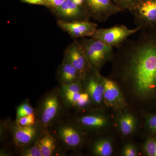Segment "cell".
Here are the masks:
<instances>
[{
  "label": "cell",
  "mask_w": 156,
  "mask_h": 156,
  "mask_svg": "<svg viewBox=\"0 0 156 156\" xmlns=\"http://www.w3.org/2000/svg\"><path fill=\"white\" fill-rule=\"evenodd\" d=\"M56 10L60 17L68 19L83 20L82 18L85 15L83 8L76 5L73 0H66Z\"/></svg>",
  "instance_id": "17"
},
{
  "label": "cell",
  "mask_w": 156,
  "mask_h": 156,
  "mask_svg": "<svg viewBox=\"0 0 156 156\" xmlns=\"http://www.w3.org/2000/svg\"><path fill=\"white\" fill-rule=\"evenodd\" d=\"M104 77L98 70L89 69L83 80L84 90L89 94L92 103L99 106L103 102Z\"/></svg>",
  "instance_id": "7"
},
{
  "label": "cell",
  "mask_w": 156,
  "mask_h": 156,
  "mask_svg": "<svg viewBox=\"0 0 156 156\" xmlns=\"http://www.w3.org/2000/svg\"><path fill=\"white\" fill-rule=\"evenodd\" d=\"M122 154L124 156H138V151L134 144H128L123 148Z\"/></svg>",
  "instance_id": "26"
},
{
  "label": "cell",
  "mask_w": 156,
  "mask_h": 156,
  "mask_svg": "<svg viewBox=\"0 0 156 156\" xmlns=\"http://www.w3.org/2000/svg\"><path fill=\"white\" fill-rule=\"evenodd\" d=\"M58 76V80L61 85L71 83L82 80L78 71L66 56L59 68Z\"/></svg>",
  "instance_id": "16"
},
{
  "label": "cell",
  "mask_w": 156,
  "mask_h": 156,
  "mask_svg": "<svg viewBox=\"0 0 156 156\" xmlns=\"http://www.w3.org/2000/svg\"><path fill=\"white\" fill-rule=\"evenodd\" d=\"M23 2L32 4V5H46L45 0H21Z\"/></svg>",
  "instance_id": "29"
},
{
  "label": "cell",
  "mask_w": 156,
  "mask_h": 156,
  "mask_svg": "<svg viewBox=\"0 0 156 156\" xmlns=\"http://www.w3.org/2000/svg\"><path fill=\"white\" fill-rule=\"evenodd\" d=\"M115 5L122 11H130L140 2L141 0H112Z\"/></svg>",
  "instance_id": "22"
},
{
  "label": "cell",
  "mask_w": 156,
  "mask_h": 156,
  "mask_svg": "<svg viewBox=\"0 0 156 156\" xmlns=\"http://www.w3.org/2000/svg\"><path fill=\"white\" fill-rule=\"evenodd\" d=\"M75 123L87 134L97 133L105 130L110 126L106 115L99 112H91L79 116Z\"/></svg>",
  "instance_id": "8"
},
{
  "label": "cell",
  "mask_w": 156,
  "mask_h": 156,
  "mask_svg": "<svg viewBox=\"0 0 156 156\" xmlns=\"http://www.w3.org/2000/svg\"><path fill=\"white\" fill-rule=\"evenodd\" d=\"M20 155L22 156H43L40 147L37 142L26 147L21 152Z\"/></svg>",
  "instance_id": "23"
},
{
  "label": "cell",
  "mask_w": 156,
  "mask_h": 156,
  "mask_svg": "<svg viewBox=\"0 0 156 156\" xmlns=\"http://www.w3.org/2000/svg\"><path fill=\"white\" fill-rule=\"evenodd\" d=\"M92 151L95 156H111L114 152V147L108 138H100L95 140L92 145Z\"/></svg>",
  "instance_id": "19"
},
{
  "label": "cell",
  "mask_w": 156,
  "mask_h": 156,
  "mask_svg": "<svg viewBox=\"0 0 156 156\" xmlns=\"http://www.w3.org/2000/svg\"><path fill=\"white\" fill-rule=\"evenodd\" d=\"M43 130L38 122L28 127H21L14 123L11 128L15 144L21 147H27L35 142Z\"/></svg>",
  "instance_id": "11"
},
{
  "label": "cell",
  "mask_w": 156,
  "mask_h": 156,
  "mask_svg": "<svg viewBox=\"0 0 156 156\" xmlns=\"http://www.w3.org/2000/svg\"><path fill=\"white\" fill-rule=\"evenodd\" d=\"M60 95L64 105L77 109H83L92 104L89 94L85 91L79 93L60 94Z\"/></svg>",
  "instance_id": "15"
},
{
  "label": "cell",
  "mask_w": 156,
  "mask_h": 156,
  "mask_svg": "<svg viewBox=\"0 0 156 156\" xmlns=\"http://www.w3.org/2000/svg\"><path fill=\"white\" fill-rule=\"evenodd\" d=\"M103 102L106 106L120 111L126 108L128 105L122 89L115 82L105 78Z\"/></svg>",
  "instance_id": "9"
},
{
  "label": "cell",
  "mask_w": 156,
  "mask_h": 156,
  "mask_svg": "<svg viewBox=\"0 0 156 156\" xmlns=\"http://www.w3.org/2000/svg\"><path fill=\"white\" fill-rule=\"evenodd\" d=\"M140 29L137 27L130 29L124 25H116L109 28L97 29L91 37L100 40L112 48H117Z\"/></svg>",
  "instance_id": "5"
},
{
  "label": "cell",
  "mask_w": 156,
  "mask_h": 156,
  "mask_svg": "<svg viewBox=\"0 0 156 156\" xmlns=\"http://www.w3.org/2000/svg\"><path fill=\"white\" fill-rule=\"evenodd\" d=\"M76 5L80 7L83 8L84 6H85V0H73Z\"/></svg>",
  "instance_id": "30"
},
{
  "label": "cell",
  "mask_w": 156,
  "mask_h": 156,
  "mask_svg": "<svg viewBox=\"0 0 156 156\" xmlns=\"http://www.w3.org/2000/svg\"><path fill=\"white\" fill-rule=\"evenodd\" d=\"M60 28L74 37H92L97 29V24L86 20H75L69 22L57 21Z\"/></svg>",
  "instance_id": "12"
},
{
  "label": "cell",
  "mask_w": 156,
  "mask_h": 156,
  "mask_svg": "<svg viewBox=\"0 0 156 156\" xmlns=\"http://www.w3.org/2000/svg\"><path fill=\"white\" fill-rule=\"evenodd\" d=\"M117 49L109 78L119 85L128 105L141 110L156 94V26L140 29Z\"/></svg>",
  "instance_id": "1"
},
{
  "label": "cell",
  "mask_w": 156,
  "mask_h": 156,
  "mask_svg": "<svg viewBox=\"0 0 156 156\" xmlns=\"http://www.w3.org/2000/svg\"><path fill=\"white\" fill-rule=\"evenodd\" d=\"M143 150L147 155L156 156V139H148L144 143Z\"/></svg>",
  "instance_id": "25"
},
{
  "label": "cell",
  "mask_w": 156,
  "mask_h": 156,
  "mask_svg": "<svg viewBox=\"0 0 156 156\" xmlns=\"http://www.w3.org/2000/svg\"><path fill=\"white\" fill-rule=\"evenodd\" d=\"M37 142L43 156H54L57 152L56 137L49 131H43L37 140Z\"/></svg>",
  "instance_id": "18"
},
{
  "label": "cell",
  "mask_w": 156,
  "mask_h": 156,
  "mask_svg": "<svg viewBox=\"0 0 156 156\" xmlns=\"http://www.w3.org/2000/svg\"><path fill=\"white\" fill-rule=\"evenodd\" d=\"M90 66L99 70L107 62L111 61L114 52L113 48L94 38L85 39L80 42Z\"/></svg>",
  "instance_id": "3"
},
{
  "label": "cell",
  "mask_w": 156,
  "mask_h": 156,
  "mask_svg": "<svg viewBox=\"0 0 156 156\" xmlns=\"http://www.w3.org/2000/svg\"><path fill=\"white\" fill-rule=\"evenodd\" d=\"M146 126L149 130L156 133V114L152 115L147 119Z\"/></svg>",
  "instance_id": "27"
},
{
  "label": "cell",
  "mask_w": 156,
  "mask_h": 156,
  "mask_svg": "<svg viewBox=\"0 0 156 156\" xmlns=\"http://www.w3.org/2000/svg\"><path fill=\"white\" fill-rule=\"evenodd\" d=\"M46 5L50 6L55 9L58 8L66 0H45Z\"/></svg>",
  "instance_id": "28"
},
{
  "label": "cell",
  "mask_w": 156,
  "mask_h": 156,
  "mask_svg": "<svg viewBox=\"0 0 156 156\" xmlns=\"http://www.w3.org/2000/svg\"><path fill=\"white\" fill-rule=\"evenodd\" d=\"M63 104L59 88L54 89L44 95L38 109L37 122L43 129L56 122L61 114Z\"/></svg>",
  "instance_id": "2"
},
{
  "label": "cell",
  "mask_w": 156,
  "mask_h": 156,
  "mask_svg": "<svg viewBox=\"0 0 156 156\" xmlns=\"http://www.w3.org/2000/svg\"><path fill=\"white\" fill-rule=\"evenodd\" d=\"M86 134L75 123L61 122L56 126L54 135L65 148L76 150L84 144Z\"/></svg>",
  "instance_id": "4"
},
{
  "label": "cell",
  "mask_w": 156,
  "mask_h": 156,
  "mask_svg": "<svg viewBox=\"0 0 156 156\" xmlns=\"http://www.w3.org/2000/svg\"><path fill=\"white\" fill-rule=\"evenodd\" d=\"M35 112L34 108L31 105L29 101L26 100L20 104L17 108L16 120L20 119L22 117L31 114Z\"/></svg>",
  "instance_id": "21"
},
{
  "label": "cell",
  "mask_w": 156,
  "mask_h": 156,
  "mask_svg": "<svg viewBox=\"0 0 156 156\" xmlns=\"http://www.w3.org/2000/svg\"><path fill=\"white\" fill-rule=\"evenodd\" d=\"M61 94L79 93L85 91L83 83L82 80H80L71 83L62 84L59 88Z\"/></svg>",
  "instance_id": "20"
},
{
  "label": "cell",
  "mask_w": 156,
  "mask_h": 156,
  "mask_svg": "<svg viewBox=\"0 0 156 156\" xmlns=\"http://www.w3.org/2000/svg\"><path fill=\"white\" fill-rule=\"evenodd\" d=\"M37 115L36 113L22 117L19 119L15 121V123L18 126L21 127H28L34 126L37 122L36 119Z\"/></svg>",
  "instance_id": "24"
},
{
  "label": "cell",
  "mask_w": 156,
  "mask_h": 156,
  "mask_svg": "<svg viewBox=\"0 0 156 156\" xmlns=\"http://www.w3.org/2000/svg\"><path fill=\"white\" fill-rule=\"evenodd\" d=\"M130 11L136 27L146 29L156 26V0H141Z\"/></svg>",
  "instance_id": "6"
},
{
  "label": "cell",
  "mask_w": 156,
  "mask_h": 156,
  "mask_svg": "<svg viewBox=\"0 0 156 156\" xmlns=\"http://www.w3.org/2000/svg\"><path fill=\"white\" fill-rule=\"evenodd\" d=\"M85 6L95 19L106 21L110 17L122 11L112 0H85Z\"/></svg>",
  "instance_id": "10"
},
{
  "label": "cell",
  "mask_w": 156,
  "mask_h": 156,
  "mask_svg": "<svg viewBox=\"0 0 156 156\" xmlns=\"http://www.w3.org/2000/svg\"><path fill=\"white\" fill-rule=\"evenodd\" d=\"M66 56L78 71L81 79L83 80L87 71L92 67L88 62L80 43L74 42L69 47Z\"/></svg>",
  "instance_id": "13"
},
{
  "label": "cell",
  "mask_w": 156,
  "mask_h": 156,
  "mask_svg": "<svg viewBox=\"0 0 156 156\" xmlns=\"http://www.w3.org/2000/svg\"><path fill=\"white\" fill-rule=\"evenodd\" d=\"M124 110L125 109L119 111L118 127L122 135L129 136L133 134L136 130L137 119L134 114L129 111Z\"/></svg>",
  "instance_id": "14"
}]
</instances>
